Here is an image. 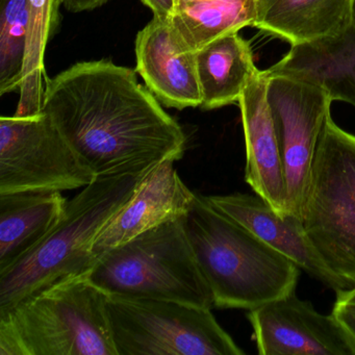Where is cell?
Masks as SVG:
<instances>
[{
  "instance_id": "obj_18",
  "label": "cell",
  "mask_w": 355,
  "mask_h": 355,
  "mask_svg": "<svg viewBox=\"0 0 355 355\" xmlns=\"http://www.w3.org/2000/svg\"><path fill=\"white\" fill-rule=\"evenodd\" d=\"M205 111L238 103L259 69L252 51L239 32L218 38L195 53Z\"/></svg>"
},
{
  "instance_id": "obj_6",
  "label": "cell",
  "mask_w": 355,
  "mask_h": 355,
  "mask_svg": "<svg viewBox=\"0 0 355 355\" xmlns=\"http://www.w3.org/2000/svg\"><path fill=\"white\" fill-rule=\"evenodd\" d=\"M301 220L325 265L355 286V136L326 118Z\"/></svg>"
},
{
  "instance_id": "obj_20",
  "label": "cell",
  "mask_w": 355,
  "mask_h": 355,
  "mask_svg": "<svg viewBox=\"0 0 355 355\" xmlns=\"http://www.w3.org/2000/svg\"><path fill=\"white\" fill-rule=\"evenodd\" d=\"M61 5V0H28L24 69L16 116L26 117L42 112L49 82L45 51L59 26Z\"/></svg>"
},
{
  "instance_id": "obj_9",
  "label": "cell",
  "mask_w": 355,
  "mask_h": 355,
  "mask_svg": "<svg viewBox=\"0 0 355 355\" xmlns=\"http://www.w3.org/2000/svg\"><path fill=\"white\" fill-rule=\"evenodd\" d=\"M268 78L267 101L284 164L288 213L301 219L313 159L334 101L323 88L307 80Z\"/></svg>"
},
{
  "instance_id": "obj_1",
  "label": "cell",
  "mask_w": 355,
  "mask_h": 355,
  "mask_svg": "<svg viewBox=\"0 0 355 355\" xmlns=\"http://www.w3.org/2000/svg\"><path fill=\"white\" fill-rule=\"evenodd\" d=\"M137 71L80 62L47 82L42 111L97 176L140 171L184 157L187 137Z\"/></svg>"
},
{
  "instance_id": "obj_2",
  "label": "cell",
  "mask_w": 355,
  "mask_h": 355,
  "mask_svg": "<svg viewBox=\"0 0 355 355\" xmlns=\"http://www.w3.org/2000/svg\"><path fill=\"white\" fill-rule=\"evenodd\" d=\"M186 226L214 307L250 311L296 292L299 267L207 196L196 195Z\"/></svg>"
},
{
  "instance_id": "obj_7",
  "label": "cell",
  "mask_w": 355,
  "mask_h": 355,
  "mask_svg": "<svg viewBox=\"0 0 355 355\" xmlns=\"http://www.w3.org/2000/svg\"><path fill=\"white\" fill-rule=\"evenodd\" d=\"M118 355H244L211 309L107 294Z\"/></svg>"
},
{
  "instance_id": "obj_10",
  "label": "cell",
  "mask_w": 355,
  "mask_h": 355,
  "mask_svg": "<svg viewBox=\"0 0 355 355\" xmlns=\"http://www.w3.org/2000/svg\"><path fill=\"white\" fill-rule=\"evenodd\" d=\"M261 355H355V343L334 313L315 311L296 292L248 311Z\"/></svg>"
},
{
  "instance_id": "obj_22",
  "label": "cell",
  "mask_w": 355,
  "mask_h": 355,
  "mask_svg": "<svg viewBox=\"0 0 355 355\" xmlns=\"http://www.w3.org/2000/svg\"><path fill=\"white\" fill-rule=\"evenodd\" d=\"M331 313L355 343V286L336 292Z\"/></svg>"
},
{
  "instance_id": "obj_21",
  "label": "cell",
  "mask_w": 355,
  "mask_h": 355,
  "mask_svg": "<svg viewBox=\"0 0 355 355\" xmlns=\"http://www.w3.org/2000/svg\"><path fill=\"white\" fill-rule=\"evenodd\" d=\"M28 0H0V94L21 85Z\"/></svg>"
},
{
  "instance_id": "obj_3",
  "label": "cell",
  "mask_w": 355,
  "mask_h": 355,
  "mask_svg": "<svg viewBox=\"0 0 355 355\" xmlns=\"http://www.w3.org/2000/svg\"><path fill=\"white\" fill-rule=\"evenodd\" d=\"M153 167L97 176L68 200L63 217L42 242L0 271V313L55 282L88 275L98 261L92 253L95 239Z\"/></svg>"
},
{
  "instance_id": "obj_5",
  "label": "cell",
  "mask_w": 355,
  "mask_h": 355,
  "mask_svg": "<svg viewBox=\"0 0 355 355\" xmlns=\"http://www.w3.org/2000/svg\"><path fill=\"white\" fill-rule=\"evenodd\" d=\"M89 277L107 294L214 307L211 288L187 232L186 217L112 249L98 259Z\"/></svg>"
},
{
  "instance_id": "obj_23",
  "label": "cell",
  "mask_w": 355,
  "mask_h": 355,
  "mask_svg": "<svg viewBox=\"0 0 355 355\" xmlns=\"http://www.w3.org/2000/svg\"><path fill=\"white\" fill-rule=\"evenodd\" d=\"M153 11V17L169 19L176 9V0H141Z\"/></svg>"
},
{
  "instance_id": "obj_8",
  "label": "cell",
  "mask_w": 355,
  "mask_h": 355,
  "mask_svg": "<svg viewBox=\"0 0 355 355\" xmlns=\"http://www.w3.org/2000/svg\"><path fill=\"white\" fill-rule=\"evenodd\" d=\"M96 178L44 112L0 118V194L63 192Z\"/></svg>"
},
{
  "instance_id": "obj_11",
  "label": "cell",
  "mask_w": 355,
  "mask_h": 355,
  "mask_svg": "<svg viewBox=\"0 0 355 355\" xmlns=\"http://www.w3.org/2000/svg\"><path fill=\"white\" fill-rule=\"evenodd\" d=\"M175 162L166 159L153 167L134 196L99 232L92 246L97 261L147 230L188 215L197 194L178 175Z\"/></svg>"
},
{
  "instance_id": "obj_15",
  "label": "cell",
  "mask_w": 355,
  "mask_h": 355,
  "mask_svg": "<svg viewBox=\"0 0 355 355\" xmlns=\"http://www.w3.org/2000/svg\"><path fill=\"white\" fill-rule=\"evenodd\" d=\"M268 76H286L323 88L332 101L355 107V8L352 24L340 34L293 45Z\"/></svg>"
},
{
  "instance_id": "obj_4",
  "label": "cell",
  "mask_w": 355,
  "mask_h": 355,
  "mask_svg": "<svg viewBox=\"0 0 355 355\" xmlns=\"http://www.w3.org/2000/svg\"><path fill=\"white\" fill-rule=\"evenodd\" d=\"M107 302L89 274L55 282L0 313V355H118Z\"/></svg>"
},
{
  "instance_id": "obj_14",
  "label": "cell",
  "mask_w": 355,
  "mask_h": 355,
  "mask_svg": "<svg viewBox=\"0 0 355 355\" xmlns=\"http://www.w3.org/2000/svg\"><path fill=\"white\" fill-rule=\"evenodd\" d=\"M136 58L137 73L162 105L178 110L200 107L196 55L178 44L169 19L153 17L138 33Z\"/></svg>"
},
{
  "instance_id": "obj_17",
  "label": "cell",
  "mask_w": 355,
  "mask_h": 355,
  "mask_svg": "<svg viewBox=\"0 0 355 355\" xmlns=\"http://www.w3.org/2000/svg\"><path fill=\"white\" fill-rule=\"evenodd\" d=\"M62 192L0 194V271L36 248L65 213Z\"/></svg>"
},
{
  "instance_id": "obj_16",
  "label": "cell",
  "mask_w": 355,
  "mask_h": 355,
  "mask_svg": "<svg viewBox=\"0 0 355 355\" xmlns=\"http://www.w3.org/2000/svg\"><path fill=\"white\" fill-rule=\"evenodd\" d=\"M354 8L355 0H257L252 28L293 46L344 32Z\"/></svg>"
},
{
  "instance_id": "obj_25",
  "label": "cell",
  "mask_w": 355,
  "mask_h": 355,
  "mask_svg": "<svg viewBox=\"0 0 355 355\" xmlns=\"http://www.w3.org/2000/svg\"><path fill=\"white\" fill-rule=\"evenodd\" d=\"M191 1H195V0H176V7L182 3H191Z\"/></svg>"
},
{
  "instance_id": "obj_24",
  "label": "cell",
  "mask_w": 355,
  "mask_h": 355,
  "mask_svg": "<svg viewBox=\"0 0 355 355\" xmlns=\"http://www.w3.org/2000/svg\"><path fill=\"white\" fill-rule=\"evenodd\" d=\"M62 5L73 13L92 11L107 3L110 0H61Z\"/></svg>"
},
{
  "instance_id": "obj_13",
  "label": "cell",
  "mask_w": 355,
  "mask_h": 355,
  "mask_svg": "<svg viewBox=\"0 0 355 355\" xmlns=\"http://www.w3.org/2000/svg\"><path fill=\"white\" fill-rule=\"evenodd\" d=\"M268 78L259 70L239 99L244 130L245 182L280 215H288L284 164L267 101Z\"/></svg>"
},
{
  "instance_id": "obj_19",
  "label": "cell",
  "mask_w": 355,
  "mask_h": 355,
  "mask_svg": "<svg viewBox=\"0 0 355 355\" xmlns=\"http://www.w3.org/2000/svg\"><path fill=\"white\" fill-rule=\"evenodd\" d=\"M255 17L257 0H195L178 6L169 24L178 44L196 53L218 38L252 26Z\"/></svg>"
},
{
  "instance_id": "obj_12",
  "label": "cell",
  "mask_w": 355,
  "mask_h": 355,
  "mask_svg": "<svg viewBox=\"0 0 355 355\" xmlns=\"http://www.w3.org/2000/svg\"><path fill=\"white\" fill-rule=\"evenodd\" d=\"M207 198L222 213L248 228L263 243L324 286L336 293L353 288L325 265L309 240L300 218L290 214L280 215L257 195L232 193L211 195Z\"/></svg>"
}]
</instances>
